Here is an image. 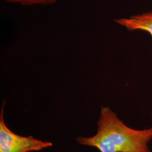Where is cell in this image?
<instances>
[{
	"mask_svg": "<svg viewBox=\"0 0 152 152\" xmlns=\"http://www.w3.org/2000/svg\"><path fill=\"white\" fill-rule=\"evenodd\" d=\"M96 134L92 137H79L83 145L94 147L100 152H152V126L135 129L127 126L109 107H102L97 123Z\"/></svg>",
	"mask_w": 152,
	"mask_h": 152,
	"instance_id": "1",
	"label": "cell"
},
{
	"mask_svg": "<svg viewBox=\"0 0 152 152\" xmlns=\"http://www.w3.org/2000/svg\"><path fill=\"white\" fill-rule=\"evenodd\" d=\"M5 102L0 112V152H29L39 151L53 146V143L36 139L32 136L18 135L11 131L4 121Z\"/></svg>",
	"mask_w": 152,
	"mask_h": 152,
	"instance_id": "2",
	"label": "cell"
},
{
	"mask_svg": "<svg viewBox=\"0 0 152 152\" xmlns=\"http://www.w3.org/2000/svg\"><path fill=\"white\" fill-rule=\"evenodd\" d=\"M114 21L129 31H142L148 33L152 37V10L129 18H119Z\"/></svg>",
	"mask_w": 152,
	"mask_h": 152,
	"instance_id": "3",
	"label": "cell"
},
{
	"mask_svg": "<svg viewBox=\"0 0 152 152\" xmlns=\"http://www.w3.org/2000/svg\"><path fill=\"white\" fill-rule=\"evenodd\" d=\"M10 4H20L22 5H48L57 2L58 0H4Z\"/></svg>",
	"mask_w": 152,
	"mask_h": 152,
	"instance_id": "4",
	"label": "cell"
}]
</instances>
